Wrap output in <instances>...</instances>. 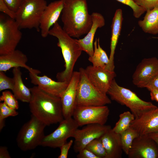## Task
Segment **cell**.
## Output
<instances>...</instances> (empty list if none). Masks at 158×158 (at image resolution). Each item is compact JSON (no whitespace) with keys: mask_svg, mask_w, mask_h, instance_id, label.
<instances>
[{"mask_svg":"<svg viewBox=\"0 0 158 158\" xmlns=\"http://www.w3.org/2000/svg\"><path fill=\"white\" fill-rule=\"evenodd\" d=\"M123 20L122 10L120 8L118 9L115 12L111 26V37L109 62L104 68L111 71H114V55L121 30Z\"/></svg>","mask_w":158,"mask_h":158,"instance_id":"22","label":"cell"},{"mask_svg":"<svg viewBox=\"0 0 158 158\" xmlns=\"http://www.w3.org/2000/svg\"><path fill=\"white\" fill-rule=\"evenodd\" d=\"M80 78L77 87L76 99L77 106H102L111 103L107 95L96 88L91 83L85 73L80 68Z\"/></svg>","mask_w":158,"mask_h":158,"instance_id":"6","label":"cell"},{"mask_svg":"<svg viewBox=\"0 0 158 158\" xmlns=\"http://www.w3.org/2000/svg\"><path fill=\"white\" fill-rule=\"evenodd\" d=\"M64 0L55 1L50 3L45 8L42 16L40 23V31L42 37L49 35L51 28L57 22L61 15Z\"/></svg>","mask_w":158,"mask_h":158,"instance_id":"17","label":"cell"},{"mask_svg":"<svg viewBox=\"0 0 158 158\" xmlns=\"http://www.w3.org/2000/svg\"><path fill=\"white\" fill-rule=\"evenodd\" d=\"M105 150L106 158H121L123 151L121 135L111 128L100 138Z\"/></svg>","mask_w":158,"mask_h":158,"instance_id":"21","label":"cell"},{"mask_svg":"<svg viewBox=\"0 0 158 158\" xmlns=\"http://www.w3.org/2000/svg\"><path fill=\"white\" fill-rule=\"evenodd\" d=\"M46 126L31 115L30 120L23 125L18 133L16 140L18 147L26 151L40 145L45 136L44 130Z\"/></svg>","mask_w":158,"mask_h":158,"instance_id":"7","label":"cell"},{"mask_svg":"<svg viewBox=\"0 0 158 158\" xmlns=\"http://www.w3.org/2000/svg\"><path fill=\"white\" fill-rule=\"evenodd\" d=\"M129 158H158V146L148 134L139 135L133 140Z\"/></svg>","mask_w":158,"mask_h":158,"instance_id":"12","label":"cell"},{"mask_svg":"<svg viewBox=\"0 0 158 158\" xmlns=\"http://www.w3.org/2000/svg\"><path fill=\"white\" fill-rule=\"evenodd\" d=\"M14 83L13 78L7 76L4 72L0 71V91L6 89L13 90Z\"/></svg>","mask_w":158,"mask_h":158,"instance_id":"32","label":"cell"},{"mask_svg":"<svg viewBox=\"0 0 158 158\" xmlns=\"http://www.w3.org/2000/svg\"><path fill=\"white\" fill-rule=\"evenodd\" d=\"M149 136L157 144L158 146V132L148 134Z\"/></svg>","mask_w":158,"mask_h":158,"instance_id":"41","label":"cell"},{"mask_svg":"<svg viewBox=\"0 0 158 158\" xmlns=\"http://www.w3.org/2000/svg\"><path fill=\"white\" fill-rule=\"evenodd\" d=\"M110 110L106 105L77 106L74 110L73 118L79 126L90 124L105 125Z\"/></svg>","mask_w":158,"mask_h":158,"instance_id":"9","label":"cell"},{"mask_svg":"<svg viewBox=\"0 0 158 158\" xmlns=\"http://www.w3.org/2000/svg\"><path fill=\"white\" fill-rule=\"evenodd\" d=\"M18 114L16 110L7 106L4 102L0 103V131L5 126V120L10 116H15Z\"/></svg>","mask_w":158,"mask_h":158,"instance_id":"29","label":"cell"},{"mask_svg":"<svg viewBox=\"0 0 158 158\" xmlns=\"http://www.w3.org/2000/svg\"><path fill=\"white\" fill-rule=\"evenodd\" d=\"M152 38H155V39H158V37H153Z\"/></svg>","mask_w":158,"mask_h":158,"instance_id":"42","label":"cell"},{"mask_svg":"<svg viewBox=\"0 0 158 158\" xmlns=\"http://www.w3.org/2000/svg\"><path fill=\"white\" fill-rule=\"evenodd\" d=\"M77 155L78 158H99L88 150L84 148L80 151Z\"/></svg>","mask_w":158,"mask_h":158,"instance_id":"37","label":"cell"},{"mask_svg":"<svg viewBox=\"0 0 158 158\" xmlns=\"http://www.w3.org/2000/svg\"><path fill=\"white\" fill-rule=\"evenodd\" d=\"M85 71L93 85L100 92L107 94L113 80L116 76L114 71L92 65L87 66Z\"/></svg>","mask_w":158,"mask_h":158,"instance_id":"14","label":"cell"},{"mask_svg":"<svg viewBox=\"0 0 158 158\" xmlns=\"http://www.w3.org/2000/svg\"><path fill=\"white\" fill-rule=\"evenodd\" d=\"M12 73L14 81L12 90L13 94L18 100L29 103L31 99V93L30 88L27 87L23 82L20 68H13Z\"/></svg>","mask_w":158,"mask_h":158,"instance_id":"23","label":"cell"},{"mask_svg":"<svg viewBox=\"0 0 158 158\" xmlns=\"http://www.w3.org/2000/svg\"><path fill=\"white\" fill-rule=\"evenodd\" d=\"M130 127L139 135L158 132V107L148 111L139 117L135 118Z\"/></svg>","mask_w":158,"mask_h":158,"instance_id":"18","label":"cell"},{"mask_svg":"<svg viewBox=\"0 0 158 158\" xmlns=\"http://www.w3.org/2000/svg\"><path fill=\"white\" fill-rule=\"evenodd\" d=\"M134 0L136 4L143 8L146 11L158 7V0Z\"/></svg>","mask_w":158,"mask_h":158,"instance_id":"33","label":"cell"},{"mask_svg":"<svg viewBox=\"0 0 158 158\" xmlns=\"http://www.w3.org/2000/svg\"><path fill=\"white\" fill-rule=\"evenodd\" d=\"M91 15L92 23L90 29L83 38L76 39L82 50L85 52L89 56H92L93 54V42L97 30L98 28L104 26L105 24L104 18L101 13L93 12Z\"/></svg>","mask_w":158,"mask_h":158,"instance_id":"19","label":"cell"},{"mask_svg":"<svg viewBox=\"0 0 158 158\" xmlns=\"http://www.w3.org/2000/svg\"><path fill=\"white\" fill-rule=\"evenodd\" d=\"M13 11L16 12L20 6L23 0H3Z\"/></svg>","mask_w":158,"mask_h":158,"instance_id":"36","label":"cell"},{"mask_svg":"<svg viewBox=\"0 0 158 158\" xmlns=\"http://www.w3.org/2000/svg\"><path fill=\"white\" fill-rule=\"evenodd\" d=\"M7 148L5 146L0 147V158H11Z\"/></svg>","mask_w":158,"mask_h":158,"instance_id":"39","label":"cell"},{"mask_svg":"<svg viewBox=\"0 0 158 158\" xmlns=\"http://www.w3.org/2000/svg\"><path fill=\"white\" fill-rule=\"evenodd\" d=\"M130 7L132 9L133 15L136 18H139L146 11L145 10L138 5L134 0H116Z\"/></svg>","mask_w":158,"mask_h":158,"instance_id":"31","label":"cell"},{"mask_svg":"<svg viewBox=\"0 0 158 158\" xmlns=\"http://www.w3.org/2000/svg\"><path fill=\"white\" fill-rule=\"evenodd\" d=\"M49 35L56 37L58 47L61 49L65 62V69L58 73L56 78L58 81L69 82L73 72L75 64L82 51L76 41L63 29L57 22L50 29Z\"/></svg>","mask_w":158,"mask_h":158,"instance_id":"3","label":"cell"},{"mask_svg":"<svg viewBox=\"0 0 158 158\" xmlns=\"http://www.w3.org/2000/svg\"><path fill=\"white\" fill-rule=\"evenodd\" d=\"M85 148L91 151L99 158H106V150L100 138L94 140L87 145Z\"/></svg>","mask_w":158,"mask_h":158,"instance_id":"28","label":"cell"},{"mask_svg":"<svg viewBox=\"0 0 158 158\" xmlns=\"http://www.w3.org/2000/svg\"><path fill=\"white\" fill-rule=\"evenodd\" d=\"M80 76L79 71H73L68 86L61 97L64 118L73 117L76 107V90Z\"/></svg>","mask_w":158,"mask_h":158,"instance_id":"16","label":"cell"},{"mask_svg":"<svg viewBox=\"0 0 158 158\" xmlns=\"http://www.w3.org/2000/svg\"><path fill=\"white\" fill-rule=\"evenodd\" d=\"M61 20L63 30L72 37L86 34L92 23L87 0H64Z\"/></svg>","mask_w":158,"mask_h":158,"instance_id":"1","label":"cell"},{"mask_svg":"<svg viewBox=\"0 0 158 158\" xmlns=\"http://www.w3.org/2000/svg\"><path fill=\"white\" fill-rule=\"evenodd\" d=\"M94 51L92 55L88 60L95 67L105 68L109 62V58L100 44L99 38H96L94 42Z\"/></svg>","mask_w":158,"mask_h":158,"instance_id":"25","label":"cell"},{"mask_svg":"<svg viewBox=\"0 0 158 158\" xmlns=\"http://www.w3.org/2000/svg\"><path fill=\"white\" fill-rule=\"evenodd\" d=\"M0 11L6 14L8 17L12 19H15L16 13L12 11L3 0H0Z\"/></svg>","mask_w":158,"mask_h":158,"instance_id":"35","label":"cell"},{"mask_svg":"<svg viewBox=\"0 0 158 158\" xmlns=\"http://www.w3.org/2000/svg\"><path fill=\"white\" fill-rule=\"evenodd\" d=\"M27 56L21 51L16 49L8 54L0 55V71L6 72L13 68L22 67L29 72L35 71L27 65Z\"/></svg>","mask_w":158,"mask_h":158,"instance_id":"20","label":"cell"},{"mask_svg":"<svg viewBox=\"0 0 158 158\" xmlns=\"http://www.w3.org/2000/svg\"><path fill=\"white\" fill-rule=\"evenodd\" d=\"M107 94L110 96L111 100L129 108L135 118L157 107L151 102L142 100L130 90L119 86L114 79Z\"/></svg>","mask_w":158,"mask_h":158,"instance_id":"4","label":"cell"},{"mask_svg":"<svg viewBox=\"0 0 158 158\" xmlns=\"http://www.w3.org/2000/svg\"><path fill=\"white\" fill-rule=\"evenodd\" d=\"M15 19L0 16V55L11 52L16 48L22 34Z\"/></svg>","mask_w":158,"mask_h":158,"instance_id":"8","label":"cell"},{"mask_svg":"<svg viewBox=\"0 0 158 158\" xmlns=\"http://www.w3.org/2000/svg\"><path fill=\"white\" fill-rule=\"evenodd\" d=\"M40 73L38 70L29 72L31 83L47 93L61 98L69 82L56 81L46 75H38Z\"/></svg>","mask_w":158,"mask_h":158,"instance_id":"15","label":"cell"},{"mask_svg":"<svg viewBox=\"0 0 158 158\" xmlns=\"http://www.w3.org/2000/svg\"><path fill=\"white\" fill-rule=\"evenodd\" d=\"M81 129H77L73 138L75 139L73 149L76 153L84 149L94 140L100 138L111 128L109 125L98 124H90Z\"/></svg>","mask_w":158,"mask_h":158,"instance_id":"11","label":"cell"},{"mask_svg":"<svg viewBox=\"0 0 158 158\" xmlns=\"http://www.w3.org/2000/svg\"><path fill=\"white\" fill-rule=\"evenodd\" d=\"M147 89L150 92L151 100L158 102V90L153 88Z\"/></svg>","mask_w":158,"mask_h":158,"instance_id":"40","label":"cell"},{"mask_svg":"<svg viewBox=\"0 0 158 158\" xmlns=\"http://www.w3.org/2000/svg\"><path fill=\"white\" fill-rule=\"evenodd\" d=\"M146 88L147 89L153 88L158 90V73L149 83Z\"/></svg>","mask_w":158,"mask_h":158,"instance_id":"38","label":"cell"},{"mask_svg":"<svg viewBox=\"0 0 158 158\" xmlns=\"http://www.w3.org/2000/svg\"><path fill=\"white\" fill-rule=\"evenodd\" d=\"M158 73V59L144 58L137 66L132 76L133 84L140 88L146 87Z\"/></svg>","mask_w":158,"mask_h":158,"instance_id":"13","label":"cell"},{"mask_svg":"<svg viewBox=\"0 0 158 158\" xmlns=\"http://www.w3.org/2000/svg\"><path fill=\"white\" fill-rule=\"evenodd\" d=\"M73 142V140H71L65 143L59 148L61 150V153L58 156V158H67L68 151Z\"/></svg>","mask_w":158,"mask_h":158,"instance_id":"34","label":"cell"},{"mask_svg":"<svg viewBox=\"0 0 158 158\" xmlns=\"http://www.w3.org/2000/svg\"><path fill=\"white\" fill-rule=\"evenodd\" d=\"M0 101L3 102L7 106L15 110L18 109L19 108L18 99L10 91H5L2 92L0 97Z\"/></svg>","mask_w":158,"mask_h":158,"instance_id":"30","label":"cell"},{"mask_svg":"<svg viewBox=\"0 0 158 158\" xmlns=\"http://www.w3.org/2000/svg\"><path fill=\"white\" fill-rule=\"evenodd\" d=\"M120 135L123 151L127 155L133 140L139 135L134 129L130 127Z\"/></svg>","mask_w":158,"mask_h":158,"instance_id":"27","label":"cell"},{"mask_svg":"<svg viewBox=\"0 0 158 158\" xmlns=\"http://www.w3.org/2000/svg\"><path fill=\"white\" fill-rule=\"evenodd\" d=\"M57 128L50 134L45 135L40 145L52 148H60L68 138L73 137L79 126L73 118H64Z\"/></svg>","mask_w":158,"mask_h":158,"instance_id":"10","label":"cell"},{"mask_svg":"<svg viewBox=\"0 0 158 158\" xmlns=\"http://www.w3.org/2000/svg\"><path fill=\"white\" fill-rule=\"evenodd\" d=\"M29 102L32 115L47 126L59 123L64 119L60 97L43 91L37 86L30 88Z\"/></svg>","mask_w":158,"mask_h":158,"instance_id":"2","label":"cell"},{"mask_svg":"<svg viewBox=\"0 0 158 158\" xmlns=\"http://www.w3.org/2000/svg\"><path fill=\"white\" fill-rule=\"evenodd\" d=\"M134 115L129 111L121 114L119 119L112 129L114 132L121 134L130 127L131 122L135 119Z\"/></svg>","mask_w":158,"mask_h":158,"instance_id":"26","label":"cell"},{"mask_svg":"<svg viewBox=\"0 0 158 158\" xmlns=\"http://www.w3.org/2000/svg\"><path fill=\"white\" fill-rule=\"evenodd\" d=\"M142 20H139V27L145 33L158 34V7L147 11Z\"/></svg>","mask_w":158,"mask_h":158,"instance_id":"24","label":"cell"},{"mask_svg":"<svg viewBox=\"0 0 158 158\" xmlns=\"http://www.w3.org/2000/svg\"><path fill=\"white\" fill-rule=\"evenodd\" d=\"M47 5L45 0H23L15 19L20 28L40 32L41 18Z\"/></svg>","mask_w":158,"mask_h":158,"instance_id":"5","label":"cell"}]
</instances>
